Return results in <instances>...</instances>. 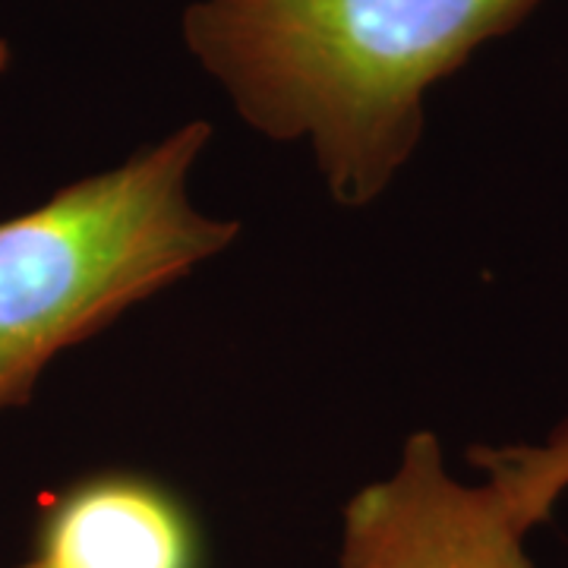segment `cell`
<instances>
[{
	"label": "cell",
	"instance_id": "cell-5",
	"mask_svg": "<svg viewBox=\"0 0 568 568\" xmlns=\"http://www.w3.org/2000/svg\"><path fill=\"white\" fill-rule=\"evenodd\" d=\"M474 462L487 470V480L506 496L511 511L528 528H537L568 489V424L544 446L477 452Z\"/></svg>",
	"mask_w": 568,
	"mask_h": 568
},
{
	"label": "cell",
	"instance_id": "cell-2",
	"mask_svg": "<svg viewBox=\"0 0 568 568\" xmlns=\"http://www.w3.org/2000/svg\"><path fill=\"white\" fill-rule=\"evenodd\" d=\"M212 123L186 121L111 171L0 222V414L32 402L48 364L186 278L241 234L190 200Z\"/></svg>",
	"mask_w": 568,
	"mask_h": 568
},
{
	"label": "cell",
	"instance_id": "cell-4",
	"mask_svg": "<svg viewBox=\"0 0 568 568\" xmlns=\"http://www.w3.org/2000/svg\"><path fill=\"white\" fill-rule=\"evenodd\" d=\"M39 568H200L190 508L133 470H104L58 493L39 518Z\"/></svg>",
	"mask_w": 568,
	"mask_h": 568
},
{
	"label": "cell",
	"instance_id": "cell-3",
	"mask_svg": "<svg viewBox=\"0 0 568 568\" xmlns=\"http://www.w3.org/2000/svg\"><path fill=\"white\" fill-rule=\"evenodd\" d=\"M525 537L506 496L489 480H458L420 429L388 477L347 499L338 568H534Z\"/></svg>",
	"mask_w": 568,
	"mask_h": 568
},
{
	"label": "cell",
	"instance_id": "cell-1",
	"mask_svg": "<svg viewBox=\"0 0 568 568\" xmlns=\"http://www.w3.org/2000/svg\"><path fill=\"white\" fill-rule=\"evenodd\" d=\"M540 0H190L181 39L237 118L306 142L332 200L364 209L424 140L426 95Z\"/></svg>",
	"mask_w": 568,
	"mask_h": 568
},
{
	"label": "cell",
	"instance_id": "cell-6",
	"mask_svg": "<svg viewBox=\"0 0 568 568\" xmlns=\"http://www.w3.org/2000/svg\"><path fill=\"white\" fill-rule=\"evenodd\" d=\"M20 568H39V566H36V562H32V559H29V562H22Z\"/></svg>",
	"mask_w": 568,
	"mask_h": 568
}]
</instances>
